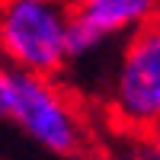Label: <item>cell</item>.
Returning a JSON list of instances; mask_svg holds the SVG:
<instances>
[{"instance_id": "obj_1", "label": "cell", "mask_w": 160, "mask_h": 160, "mask_svg": "<svg viewBox=\"0 0 160 160\" xmlns=\"http://www.w3.org/2000/svg\"><path fill=\"white\" fill-rule=\"evenodd\" d=\"M35 148L55 157H77L90 144V125L77 93L61 77L13 71L7 115Z\"/></svg>"}, {"instance_id": "obj_2", "label": "cell", "mask_w": 160, "mask_h": 160, "mask_svg": "<svg viewBox=\"0 0 160 160\" xmlns=\"http://www.w3.org/2000/svg\"><path fill=\"white\" fill-rule=\"evenodd\" d=\"M106 112L109 118L144 138H160V22L128 32L115 48L106 77Z\"/></svg>"}, {"instance_id": "obj_3", "label": "cell", "mask_w": 160, "mask_h": 160, "mask_svg": "<svg viewBox=\"0 0 160 160\" xmlns=\"http://www.w3.org/2000/svg\"><path fill=\"white\" fill-rule=\"evenodd\" d=\"M74 0H0V61L10 71L61 77Z\"/></svg>"}, {"instance_id": "obj_4", "label": "cell", "mask_w": 160, "mask_h": 160, "mask_svg": "<svg viewBox=\"0 0 160 160\" xmlns=\"http://www.w3.org/2000/svg\"><path fill=\"white\" fill-rule=\"evenodd\" d=\"M160 0H74V16L109 38H125L157 19Z\"/></svg>"}, {"instance_id": "obj_5", "label": "cell", "mask_w": 160, "mask_h": 160, "mask_svg": "<svg viewBox=\"0 0 160 160\" xmlns=\"http://www.w3.org/2000/svg\"><path fill=\"white\" fill-rule=\"evenodd\" d=\"M10 77H13V71L7 68L3 61H0V118L7 115V96H10Z\"/></svg>"}, {"instance_id": "obj_6", "label": "cell", "mask_w": 160, "mask_h": 160, "mask_svg": "<svg viewBox=\"0 0 160 160\" xmlns=\"http://www.w3.org/2000/svg\"><path fill=\"white\" fill-rule=\"evenodd\" d=\"M157 22H160V13H157Z\"/></svg>"}]
</instances>
